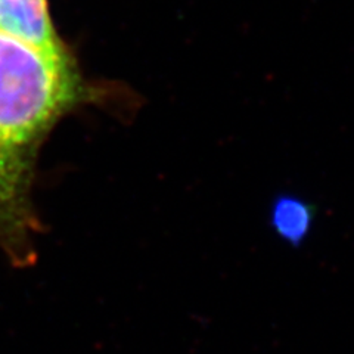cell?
Here are the masks:
<instances>
[{"label":"cell","mask_w":354,"mask_h":354,"mask_svg":"<svg viewBox=\"0 0 354 354\" xmlns=\"http://www.w3.org/2000/svg\"><path fill=\"white\" fill-rule=\"evenodd\" d=\"M316 212L307 199L282 194L270 208V225L276 235L291 247H300L307 241L315 226Z\"/></svg>","instance_id":"3"},{"label":"cell","mask_w":354,"mask_h":354,"mask_svg":"<svg viewBox=\"0 0 354 354\" xmlns=\"http://www.w3.org/2000/svg\"><path fill=\"white\" fill-rule=\"evenodd\" d=\"M82 95L70 53H48L0 32V230L22 259L31 152Z\"/></svg>","instance_id":"1"},{"label":"cell","mask_w":354,"mask_h":354,"mask_svg":"<svg viewBox=\"0 0 354 354\" xmlns=\"http://www.w3.org/2000/svg\"><path fill=\"white\" fill-rule=\"evenodd\" d=\"M0 32L48 53L68 52L55 31L48 0H0Z\"/></svg>","instance_id":"2"}]
</instances>
